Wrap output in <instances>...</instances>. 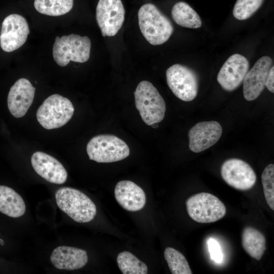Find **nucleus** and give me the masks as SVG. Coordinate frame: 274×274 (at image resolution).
<instances>
[{"label": "nucleus", "instance_id": "obj_30", "mask_svg": "<svg viewBox=\"0 0 274 274\" xmlns=\"http://www.w3.org/2000/svg\"><path fill=\"white\" fill-rule=\"evenodd\" d=\"M4 242L3 239H0V245H4Z\"/></svg>", "mask_w": 274, "mask_h": 274}, {"label": "nucleus", "instance_id": "obj_26", "mask_svg": "<svg viewBox=\"0 0 274 274\" xmlns=\"http://www.w3.org/2000/svg\"><path fill=\"white\" fill-rule=\"evenodd\" d=\"M263 192L269 208L274 210V165L269 164L264 169L261 175Z\"/></svg>", "mask_w": 274, "mask_h": 274}, {"label": "nucleus", "instance_id": "obj_27", "mask_svg": "<svg viewBox=\"0 0 274 274\" xmlns=\"http://www.w3.org/2000/svg\"><path fill=\"white\" fill-rule=\"evenodd\" d=\"M209 250L211 258L217 263H220L223 259V255L218 243L213 238L208 242Z\"/></svg>", "mask_w": 274, "mask_h": 274}, {"label": "nucleus", "instance_id": "obj_13", "mask_svg": "<svg viewBox=\"0 0 274 274\" xmlns=\"http://www.w3.org/2000/svg\"><path fill=\"white\" fill-rule=\"evenodd\" d=\"M222 133L220 124L215 121L199 122L188 132L189 147L194 153H199L214 145Z\"/></svg>", "mask_w": 274, "mask_h": 274}, {"label": "nucleus", "instance_id": "obj_3", "mask_svg": "<svg viewBox=\"0 0 274 274\" xmlns=\"http://www.w3.org/2000/svg\"><path fill=\"white\" fill-rule=\"evenodd\" d=\"M134 95L136 108L147 125H152L162 121L166 111L165 102L151 82L147 81L140 82Z\"/></svg>", "mask_w": 274, "mask_h": 274}, {"label": "nucleus", "instance_id": "obj_23", "mask_svg": "<svg viewBox=\"0 0 274 274\" xmlns=\"http://www.w3.org/2000/svg\"><path fill=\"white\" fill-rule=\"evenodd\" d=\"M118 265L123 274H146L148 267L146 264L139 260L131 253L123 251L117 257Z\"/></svg>", "mask_w": 274, "mask_h": 274}, {"label": "nucleus", "instance_id": "obj_7", "mask_svg": "<svg viewBox=\"0 0 274 274\" xmlns=\"http://www.w3.org/2000/svg\"><path fill=\"white\" fill-rule=\"evenodd\" d=\"M190 217L200 223H210L222 219L226 209L223 203L211 193L201 192L189 197L186 202Z\"/></svg>", "mask_w": 274, "mask_h": 274}, {"label": "nucleus", "instance_id": "obj_5", "mask_svg": "<svg viewBox=\"0 0 274 274\" xmlns=\"http://www.w3.org/2000/svg\"><path fill=\"white\" fill-rule=\"evenodd\" d=\"M86 151L89 159L99 163L118 161L127 157L130 153L124 141L109 134L93 137L87 145Z\"/></svg>", "mask_w": 274, "mask_h": 274}, {"label": "nucleus", "instance_id": "obj_16", "mask_svg": "<svg viewBox=\"0 0 274 274\" xmlns=\"http://www.w3.org/2000/svg\"><path fill=\"white\" fill-rule=\"evenodd\" d=\"M31 164L35 171L48 182L62 184L66 181L67 173L63 165L53 156L41 151L33 153Z\"/></svg>", "mask_w": 274, "mask_h": 274}, {"label": "nucleus", "instance_id": "obj_25", "mask_svg": "<svg viewBox=\"0 0 274 274\" xmlns=\"http://www.w3.org/2000/svg\"><path fill=\"white\" fill-rule=\"evenodd\" d=\"M264 0H237L233 15L238 20H243L251 17L261 6Z\"/></svg>", "mask_w": 274, "mask_h": 274}, {"label": "nucleus", "instance_id": "obj_8", "mask_svg": "<svg viewBox=\"0 0 274 274\" xmlns=\"http://www.w3.org/2000/svg\"><path fill=\"white\" fill-rule=\"evenodd\" d=\"M167 85L180 99L190 101L197 96L198 90V78L191 68L180 64H175L166 71Z\"/></svg>", "mask_w": 274, "mask_h": 274}, {"label": "nucleus", "instance_id": "obj_10", "mask_svg": "<svg viewBox=\"0 0 274 274\" xmlns=\"http://www.w3.org/2000/svg\"><path fill=\"white\" fill-rule=\"evenodd\" d=\"M29 29L21 15L12 14L4 20L0 35V45L3 51L10 52L21 47L26 42Z\"/></svg>", "mask_w": 274, "mask_h": 274}, {"label": "nucleus", "instance_id": "obj_28", "mask_svg": "<svg viewBox=\"0 0 274 274\" xmlns=\"http://www.w3.org/2000/svg\"><path fill=\"white\" fill-rule=\"evenodd\" d=\"M274 83V66L273 65H272L271 67L268 76L266 78V82H265V86L266 87L267 89L272 93L274 92V87H273V84Z\"/></svg>", "mask_w": 274, "mask_h": 274}, {"label": "nucleus", "instance_id": "obj_24", "mask_svg": "<svg viewBox=\"0 0 274 274\" xmlns=\"http://www.w3.org/2000/svg\"><path fill=\"white\" fill-rule=\"evenodd\" d=\"M164 256L172 273H192L186 258L178 250L167 247L164 250Z\"/></svg>", "mask_w": 274, "mask_h": 274}, {"label": "nucleus", "instance_id": "obj_15", "mask_svg": "<svg viewBox=\"0 0 274 274\" xmlns=\"http://www.w3.org/2000/svg\"><path fill=\"white\" fill-rule=\"evenodd\" d=\"M35 89L25 78L18 79L11 87L7 104L10 113L14 117L20 118L25 115L33 102Z\"/></svg>", "mask_w": 274, "mask_h": 274}, {"label": "nucleus", "instance_id": "obj_17", "mask_svg": "<svg viewBox=\"0 0 274 274\" xmlns=\"http://www.w3.org/2000/svg\"><path fill=\"white\" fill-rule=\"evenodd\" d=\"M114 194L117 202L127 211H138L145 206L146 197L144 190L132 181L119 182L115 186Z\"/></svg>", "mask_w": 274, "mask_h": 274}, {"label": "nucleus", "instance_id": "obj_21", "mask_svg": "<svg viewBox=\"0 0 274 274\" xmlns=\"http://www.w3.org/2000/svg\"><path fill=\"white\" fill-rule=\"evenodd\" d=\"M172 16L179 25L190 28L201 26L202 21L196 11L184 2L176 3L172 9Z\"/></svg>", "mask_w": 274, "mask_h": 274}, {"label": "nucleus", "instance_id": "obj_6", "mask_svg": "<svg viewBox=\"0 0 274 274\" xmlns=\"http://www.w3.org/2000/svg\"><path fill=\"white\" fill-rule=\"evenodd\" d=\"M75 109L70 99L59 94L48 97L39 107L36 116L39 123L47 129L59 128L72 118Z\"/></svg>", "mask_w": 274, "mask_h": 274}, {"label": "nucleus", "instance_id": "obj_2", "mask_svg": "<svg viewBox=\"0 0 274 274\" xmlns=\"http://www.w3.org/2000/svg\"><path fill=\"white\" fill-rule=\"evenodd\" d=\"M55 197L58 208L77 222H89L96 214L93 202L77 189L67 187L60 188L56 192Z\"/></svg>", "mask_w": 274, "mask_h": 274}, {"label": "nucleus", "instance_id": "obj_22", "mask_svg": "<svg viewBox=\"0 0 274 274\" xmlns=\"http://www.w3.org/2000/svg\"><path fill=\"white\" fill-rule=\"evenodd\" d=\"M34 6L39 13L58 16L69 12L73 6V0H35Z\"/></svg>", "mask_w": 274, "mask_h": 274}, {"label": "nucleus", "instance_id": "obj_9", "mask_svg": "<svg viewBox=\"0 0 274 274\" xmlns=\"http://www.w3.org/2000/svg\"><path fill=\"white\" fill-rule=\"evenodd\" d=\"M125 18V9L121 0H99L96 19L103 37L115 36Z\"/></svg>", "mask_w": 274, "mask_h": 274}, {"label": "nucleus", "instance_id": "obj_11", "mask_svg": "<svg viewBox=\"0 0 274 274\" xmlns=\"http://www.w3.org/2000/svg\"><path fill=\"white\" fill-rule=\"evenodd\" d=\"M223 180L231 187L239 190H247L256 183V175L252 167L238 158L227 159L221 167Z\"/></svg>", "mask_w": 274, "mask_h": 274}, {"label": "nucleus", "instance_id": "obj_19", "mask_svg": "<svg viewBox=\"0 0 274 274\" xmlns=\"http://www.w3.org/2000/svg\"><path fill=\"white\" fill-rule=\"evenodd\" d=\"M26 206L22 197L12 188L0 185V212L12 218L24 215Z\"/></svg>", "mask_w": 274, "mask_h": 274}, {"label": "nucleus", "instance_id": "obj_4", "mask_svg": "<svg viewBox=\"0 0 274 274\" xmlns=\"http://www.w3.org/2000/svg\"><path fill=\"white\" fill-rule=\"evenodd\" d=\"M91 41L87 36L71 34L56 37L53 46V56L56 63L65 66L70 61L83 63L89 58Z\"/></svg>", "mask_w": 274, "mask_h": 274}, {"label": "nucleus", "instance_id": "obj_20", "mask_svg": "<svg viewBox=\"0 0 274 274\" xmlns=\"http://www.w3.org/2000/svg\"><path fill=\"white\" fill-rule=\"evenodd\" d=\"M242 237L245 251L251 257L260 260L266 249L264 235L256 228L248 226L244 229Z\"/></svg>", "mask_w": 274, "mask_h": 274}, {"label": "nucleus", "instance_id": "obj_14", "mask_svg": "<svg viewBox=\"0 0 274 274\" xmlns=\"http://www.w3.org/2000/svg\"><path fill=\"white\" fill-rule=\"evenodd\" d=\"M272 63L270 57L264 56L259 58L248 71L243 81V95L245 99L252 101L260 95L265 86Z\"/></svg>", "mask_w": 274, "mask_h": 274}, {"label": "nucleus", "instance_id": "obj_18", "mask_svg": "<svg viewBox=\"0 0 274 274\" xmlns=\"http://www.w3.org/2000/svg\"><path fill=\"white\" fill-rule=\"evenodd\" d=\"M50 261L57 269L73 270L84 266L88 262V256L81 249L59 246L52 252Z\"/></svg>", "mask_w": 274, "mask_h": 274}, {"label": "nucleus", "instance_id": "obj_12", "mask_svg": "<svg viewBox=\"0 0 274 274\" xmlns=\"http://www.w3.org/2000/svg\"><path fill=\"white\" fill-rule=\"evenodd\" d=\"M249 68V61L245 56L233 54L220 68L217 78L218 82L224 90L233 91L242 83Z\"/></svg>", "mask_w": 274, "mask_h": 274}, {"label": "nucleus", "instance_id": "obj_1", "mask_svg": "<svg viewBox=\"0 0 274 274\" xmlns=\"http://www.w3.org/2000/svg\"><path fill=\"white\" fill-rule=\"evenodd\" d=\"M138 16L141 31L152 45L163 44L174 31L170 21L153 4L147 3L141 6Z\"/></svg>", "mask_w": 274, "mask_h": 274}, {"label": "nucleus", "instance_id": "obj_29", "mask_svg": "<svg viewBox=\"0 0 274 274\" xmlns=\"http://www.w3.org/2000/svg\"><path fill=\"white\" fill-rule=\"evenodd\" d=\"M151 126H152V127L154 128H157V127H158V126L157 125H156L155 123L152 124Z\"/></svg>", "mask_w": 274, "mask_h": 274}]
</instances>
